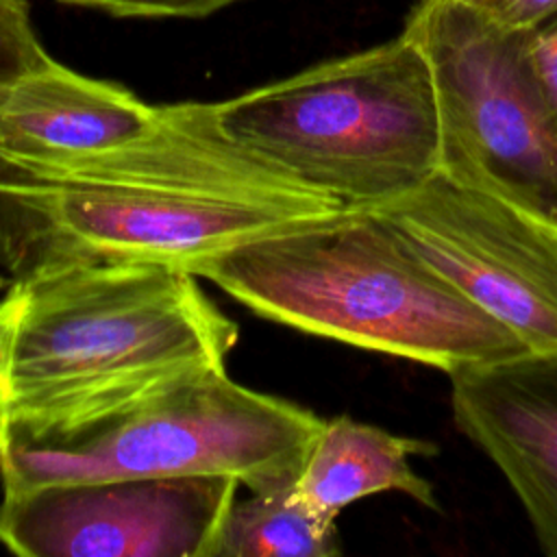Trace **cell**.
Instances as JSON below:
<instances>
[{
  "label": "cell",
  "mask_w": 557,
  "mask_h": 557,
  "mask_svg": "<svg viewBox=\"0 0 557 557\" xmlns=\"http://www.w3.org/2000/svg\"><path fill=\"white\" fill-rule=\"evenodd\" d=\"M524 54L544 109L557 131V13L524 30Z\"/></svg>",
  "instance_id": "obj_14"
},
{
  "label": "cell",
  "mask_w": 557,
  "mask_h": 557,
  "mask_svg": "<svg viewBox=\"0 0 557 557\" xmlns=\"http://www.w3.org/2000/svg\"><path fill=\"white\" fill-rule=\"evenodd\" d=\"M209 109L228 139L348 207L385 205L440 170L435 85L407 33Z\"/></svg>",
  "instance_id": "obj_5"
},
{
  "label": "cell",
  "mask_w": 557,
  "mask_h": 557,
  "mask_svg": "<svg viewBox=\"0 0 557 557\" xmlns=\"http://www.w3.org/2000/svg\"><path fill=\"white\" fill-rule=\"evenodd\" d=\"M228 505L207 557H333L342 553L337 524L311 509L296 481L248 490Z\"/></svg>",
  "instance_id": "obj_12"
},
{
  "label": "cell",
  "mask_w": 557,
  "mask_h": 557,
  "mask_svg": "<svg viewBox=\"0 0 557 557\" xmlns=\"http://www.w3.org/2000/svg\"><path fill=\"white\" fill-rule=\"evenodd\" d=\"M453 418L503 472L557 557V355L529 352L450 376Z\"/></svg>",
  "instance_id": "obj_9"
},
{
  "label": "cell",
  "mask_w": 557,
  "mask_h": 557,
  "mask_svg": "<svg viewBox=\"0 0 557 557\" xmlns=\"http://www.w3.org/2000/svg\"><path fill=\"white\" fill-rule=\"evenodd\" d=\"M52 57L37 39L24 0H0V104L28 74L46 67Z\"/></svg>",
  "instance_id": "obj_13"
},
{
  "label": "cell",
  "mask_w": 557,
  "mask_h": 557,
  "mask_svg": "<svg viewBox=\"0 0 557 557\" xmlns=\"http://www.w3.org/2000/svg\"><path fill=\"white\" fill-rule=\"evenodd\" d=\"M324 418L235 383L224 366L144 376L0 416L2 492L46 483L231 474L248 490L298 479Z\"/></svg>",
  "instance_id": "obj_3"
},
{
  "label": "cell",
  "mask_w": 557,
  "mask_h": 557,
  "mask_svg": "<svg viewBox=\"0 0 557 557\" xmlns=\"http://www.w3.org/2000/svg\"><path fill=\"white\" fill-rule=\"evenodd\" d=\"M511 30H529L557 13V0H463Z\"/></svg>",
  "instance_id": "obj_16"
},
{
  "label": "cell",
  "mask_w": 557,
  "mask_h": 557,
  "mask_svg": "<svg viewBox=\"0 0 557 557\" xmlns=\"http://www.w3.org/2000/svg\"><path fill=\"white\" fill-rule=\"evenodd\" d=\"M346 207L228 139L209 102L163 104L150 133L81 161H0V252L11 278L100 261L196 274L231 248Z\"/></svg>",
  "instance_id": "obj_1"
},
{
  "label": "cell",
  "mask_w": 557,
  "mask_h": 557,
  "mask_svg": "<svg viewBox=\"0 0 557 557\" xmlns=\"http://www.w3.org/2000/svg\"><path fill=\"white\" fill-rule=\"evenodd\" d=\"M117 17H202L237 0H59Z\"/></svg>",
  "instance_id": "obj_15"
},
{
  "label": "cell",
  "mask_w": 557,
  "mask_h": 557,
  "mask_svg": "<svg viewBox=\"0 0 557 557\" xmlns=\"http://www.w3.org/2000/svg\"><path fill=\"white\" fill-rule=\"evenodd\" d=\"M400 239L531 352L557 355V224L437 170L372 207Z\"/></svg>",
  "instance_id": "obj_7"
},
{
  "label": "cell",
  "mask_w": 557,
  "mask_h": 557,
  "mask_svg": "<svg viewBox=\"0 0 557 557\" xmlns=\"http://www.w3.org/2000/svg\"><path fill=\"white\" fill-rule=\"evenodd\" d=\"M189 270L100 261L30 270L0 298V416L224 366L237 324Z\"/></svg>",
  "instance_id": "obj_4"
},
{
  "label": "cell",
  "mask_w": 557,
  "mask_h": 557,
  "mask_svg": "<svg viewBox=\"0 0 557 557\" xmlns=\"http://www.w3.org/2000/svg\"><path fill=\"white\" fill-rule=\"evenodd\" d=\"M231 474L46 483L4 492L0 544L26 557H207Z\"/></svg>",
  "instance_id": "obj_8"
},
{
  "label": "cell",
  "mask_w": 557,
  "mask_h": 557,
  "mask_svg": "<svg viewBox=\"0 0 557 557\" xmlns=\"http://www.w3.org/2000/svg\"><path fill=\"white\" fill-rule=\"evenodd\" d=\"M159 117L161 107L52 59L24 76L0 104V161H81L144 137Z\"/></svg>",
  "instance_id": "obj_10"
},
{
  "label": "cell",
  "mask_w": 557,
  "mask_h": 557,
  "mask_svg": "<svg viewBox=\"0 0 557 557\" xmlns=\"http://www.w3.org/2000/svg\"><path fill=\"white\" fill-rule=\"evenodd\" d=\"M196 276L261 318L448 376L531 352L372 207H346L246 242L205 261Z\"/></svg>",
  "instance_id": "obj_2"
},
{
  "label": "cell",
  "mask_w": 557,
  "mask_h": 557,
  "mask_svg": "<svg viewBox=\"0 0 557 557\" xmlns=\"http://www.w3.org/2000/svg\"><path fill=\"white\" fill-rule=\"evenodd\" d=\"M416 455L433 457L437 446L337 416L324 420L296 490L311 509L331 520L355 500L379 492H400L426 509H440L435 487L409 463Z\"/></svg>",
  "instance_id": "obj_11"
},
{
  "label": "cell",
  "mask_w": 557,
  "mask_h": 557,
  "mask_svg": "<svg viewBox=\"0 0 557 557\" xmlns=\"http://www.w3.org/2000/svg\"><path fill=\"white\" fill-rule=\"evenodd\" d=\"M440 111V170L557 224V131L533 83L524 30L463 0H420L405 30Z\"/></svg>",
  "instance_id": "obj_6"
}]
</instances>
